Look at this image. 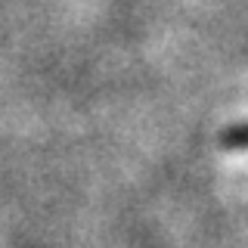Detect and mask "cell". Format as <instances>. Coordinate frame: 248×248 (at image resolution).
<instances>
[{
    "label": "cell",
    "mask_w": 248,
    "mask_h": 248,
    "mask_svg": "<svg viewBox=\"0 0 248 248\" xmlns=\"http://www.w3.org/2000/svg\"><path fill=\"white\" fill-rule=\"evenodd\" d=\"M220 146L227 152H248V121H236L220 134Z\"/></svg>",
    "instance_id": "obj_1"
}]
</instances>
